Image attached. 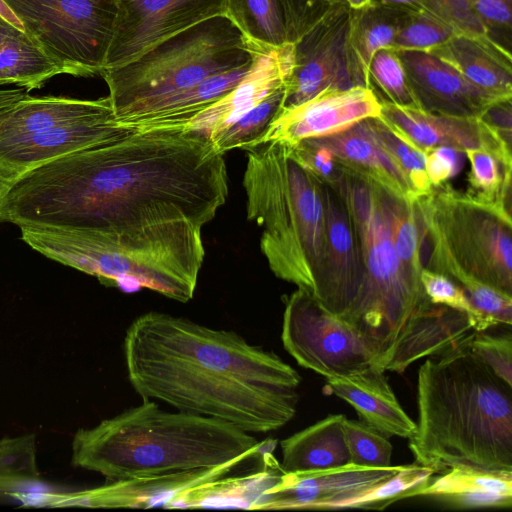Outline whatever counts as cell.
Segmentation results:
<instances>
[{
  "label": "cell",
  "instance_id": "obj_17",
  "mask_svg": "<svg viewBox=\"0 0 512 512\" xmlns=\"http://www.w3.org/2000/svg\"><path fill=\"white\" fill-rule=\"evenodd\" d=\"M379 118L399 139L425 154L438 147L484 149L512 161L511 145L477 117L427 112L380 100Z\"/></svg>",
  "mask_w": 512,
  "mask_h": 512
},
{
  "label": "cell",
  "instance_id": "obj_34",
  "mask_svg": "<svg viewBox=\"0 0 512 512\" xmlns=\"http://www.w3.org/2000/svg\"><path fill=\"white\" fill-rule=\"evenodd\" d=\"M39 481L35 436L0 439V497L16 494Z\"/></svg>",
  "mask_w": 512,
  "mask_h": 512
},
{
  "label": "cell",
  "instance_id": "obj_38",
  "mask_svg": "<svg viewBox=\"0 0 512 512\" xmlns=\"http://www.w3.org/2000/svg\"><path fill=\"white\" fill-rule=\"evenodd\" d=\"M455 31L426 10L408 11L392 49L431 51L449 40Z\"/></svg>",
  "mask_w": 512,
  "mask_h": 512
},
{
  "label": "cell",
  "instance_id": "obj_9",
  "mask_svg": "<svg viewBox=\"0 0 512 512\" xmlns=\"http://www.w3.org/2000/svg\"><path fill=\"white\" fill-rule=\"evenodd\" d=\"M0 15L21 28L62 74L101 73L117 16L116 0H0Z\"/></svg>",
  "mask_w": 512,
  "mask_h": 512
},
{
  "label": "cell",
  "instance_id": "obj_20",
  "mask_svg": "<svg viewBox=\"0 0 512 512\" xmlns=\"http://www.w3.org/2000/svg\"><path fill=\"white\" fill-rule=\"evenodd\" d=\"M132 131L111 117L67 123L31 134L0 147V180L8 187L17 177L44 163Z\"/></svg>",
  "mask_w": 512,
  "mask_h": 512
},
{
  "label": "cell",
  "instance_id": "obj_40",
  "mask_svg": "<svg viewBox=\"0 0 512 512\" xmlns=\"http://www.w3.org/2000/svg\"><path fill=\"white\" fill-rule=\"evenodd\" d=\"M286 42L295 43L332 11L347 6L344 0H278Z\"/></svg>",
  "mask_w": 512,
  "mask_h": 512
},
{
  "label": "cell",
  "instance_id": "obj_4",
  "mask_svg": "<svg viewBox=\"0 0 512 512\" xmlns=\"http://www.w3.org/2000/svg\"><path fill=\"white\" fill-rule=\"evenodd\" d=\"M268 441L210 417L165 411L142 399L72 441V463L107 481L217 466L255 458Z\"/></svg>",
  "mask_w": 512,
  "mask_h": 512
},
{
  "label": "cell",
  "instance_id": "obj_23",
  "mask_svg": "<svg viewBox=\"0 0 512 512\" xmlns=\"http://www.w3.org/2000/svg\"><path fill=\"white\" fill-rule=\"evenodd\" d=\"M325 390L349 403L362 422L388 438L409 439L416 430V422L400 405L385 371L376 366L346 377L327 378Z\"/></svg>",
  "mask_w": 512,
  "mask_h": 512
},
{
  "label": "cell",
  "instance_id": "obj_5",
  "mask_svg": "<svg viewBox=\"0 0 512 512\" xmlns=\"http://www.w3.org/2000/svg\"><path fill=\"white\" fill-rule=\"evenodd\" d=\"M245 151L246 212L263 228L261 251L277 278L313 297L325 247L322 183L284 144L270 141Z\"/></svg>",
  "mask_w": 512,
  "mask_h": 512
},
{
  "label": "cell",
  "instance_id": "obj_32",
  "mask_svg": "<svg viewBox=\"0 0 512 512\" xmlns=\"http://www.w3.org/2000/svg\"><path fill=\"white\" fill-rule=\"evenodd\" d=\"M463 152L470 164L466 194L511 211L512 161L484 149Z\"/></svg>",
  "mask_w": 512,
  "mask_h": 512
},
{
  "label": "cell",
  "instance_id": "obj_31",
  "mask_svg": "<svg viewBox=\"0 0 512 512\" xmlns=\"http://www.w3.org/2000/svg\"><path fill=\"white\" fill-rule=\"evenodd\" d=\"M224 14L259 51L287 43L278 0H225Z\"/></svg>",
  "mask_w": 512,
  "mask_h": 512
},
{
  "label": "cell",
  "instance_id": "obj_37",
  "mask_svg": "<svg viewBox=\"0 0 512 512\" xmlns=\"http://www.w3.org/2000/svg\"><path fill=\"white\" fill-rule=\"evenodd\" d=\"M342 428L350 463L377 468L392 465L393 446L387 436L361 420L346 417Z\"/></svg>",
  "mask_w": 512,
  "mask_h": 512
},
{
  "label": "cell",
  "instance_id": "obj_18",
  "mask_svg": "<svg viewBox=\"0 0 512 512\" xmlns=\"http://www.w3.org/2000/svg\"><path fill=\"white\" fill-rule=\"evenodd\" d=\"M396 52L417 107L422 110L479 118L492 103L503 99L474 85L433 53L415 50Z\"/></svg>",
  "mask_w": 512,
  "mask_h": 512
},
{
  "label": "cell",
  "instance_id": "obj_7",
  "mask_svg": "<svg viewBox=\"0 0 512 512\" xmlns=\"http://www.w3.org/2000/svg\"><path fill=\"white\" fill-rule=\"evenodd\" d=\"M426 267L462 289L481 282L512 297L511 211L455 191L447 183L414 201Z\"/></svg>",
  "mask_w": 512,
  "mask_h": 512
},
{
  "label": "cell",
  "instance_id": "obj_2",
  "mask_svg": "<svg viewBox=\"0 0 512 512\" xmlns=\"http://www.w3.org/2000/svg\"><path fill=\"white\" fill-rule=\"evenodd\" d=\"M128 380L146 400L269 433L296 415L299 373L232 330L159 311L136 317L123 342Z\"/></svg>",
  "mask_w": 512,
  "mask_h": 512
},
{
  "label": "cell",
  "instance_id": "obj_24",
  "mask_svg": "<svg viewBox=\"0 0 512 512\" xmlns=\"http://www.w3.org/2000/svg\"><path fill=\"white\" fill-rule=\"evenodd\" d=\"M438 474L416 496L431 498L456 510L512 505V471L455 465Z\"/></svg>",
  "mask_w": 512,
  "mask_h": 512
},
{
  "label": "cell",
  "instance_id": "obj_10",
  "mask_svg": "<svg viewBox=\"0 0 512 512\" xmlns=\"http://www.w3.org/2000/svg\"><path fill=\"white\" fill-rule=\"evenodd\" d=\"M281 341L301 367L326 379L375 366L360 335L300 289L284 297Z\"/></svg>",
  "mask_w": 512,
  "mask_h": 512
},
{
  "label": "cell",
  "instance_id": "obj_47",
  "mask_svg": "<svg viewBox=\"0 0 512 512\" xmlns=\"http://www.w3.org/2000/svg\"><path fill=\"white\" fill-rule=\"evenodd\" d=\"M370 5L396 8L405 11L425 10L421 0H371Z\"/></svg>",
  "mask_w": 512,
  "mask_h": 512
},
{
  "label": "cell",
  "instance_id": "obj_11",
  "mask_svg": "<svg viewBox=\"0 0 512 512\" xmlns=\"http://www.w3.org/2000/svg\"><path fill=\"white\" fill-rule=\"evenodd\" d=\"M350 18L351 8L340 7L293 43L294 65L281 109L296 106L327 88L364 87L350 59Z\"/></svg>",
  "mask_w": 512,
  "mask_h": 512
},
{
  "label": "cell",
  "instance_id": "obj_28",
  "mask_svg": "<svg viewBox=\"0 0 512 512\" xmlns=\"http://www.w3.org/2000/svg\"><path fill=\"white\" fill-rule=\"evenodd\" d=\"M58 74L60 68L29 35L0 15V85L30 91Z\"/></svg>",
  "mask_w": 512,
  "mask_h": 512
},
{
  "label": "cell",
  "instance_id": "obj_44",
  "mask_svg": "<svg viewBox=\"0 0 512 512\" xmlns=\"http://www.w3.org/2000/svg\"><path fill=\"white\" fill-rule=\"evenodd\" d=\"M289 150L292 157L322 184L335 188L346 173L331 152L324 148L301 141L289 147Z\"/></svg>",
  "mask_w": 512,
  "mask_h": 512
},
{
  "label": "cell",
  "instance_id": "obj_8",
  "mask_svg": "<svg viewBox=\"0 0 512 512\" xmlns=\"http://www.w3.org/2000/svg\"><path fill=\"white\" fill-rule=\"evenodd\" d=\"M22 240L44 256L128 291L153 290L187 303L195 294L201 265L134 250L89 230L21 226Z\"/></svg>",
  "mask_w": 512,
  "mask_h": 512
},
{
  "label": "cell",
  "instance_id": "obj_48",
  "mask_svg": "<svg viewBox=\"0 0 512 512\" xmlns=\"http://www.w3.org/2000/svg\"><path fill=\"white\" fill-rule=\"evenodd\" d=\"M345 4L351 9H361L370 5L371 0H344Z\"/></svg>",
  "mask_w": 512,
  "mask_h": 512
},
{
  "label": "cell",
  "instance_id": "obj_21",
  "mask_svg": "<svg viewBox=\"0 0 512 512\" xmlns=\"http://www.w3.org/2000/svg\"><path fill=\"white\" fill-rule=\"evenodd\" d=\"M0 90V147L63 124L115 117L109 97L84 100Z\"/></svg>",
  "mask_w": 512,
  "mask_h": 512
},
{
  "label": "cell",
  "instance_id": "obj_46",
  "mask_svg": "<svg viewBox=\"0 0 512 512\" xmlns=\"http://www.w3.org/2000/svg\"><path fill=\"white\" fill-rule=\"evenodd\" d=\"M512 97L492 103L479 117L508 144L511 145L512 133Z\"/></svg>",
  "mask_w": 512,
  "mask_h": 512
},
{
  "label": "cell",
  "instance_id": "obj_41",
  "mask_svg": "<svg viewBox=\"0 0 512 512\" xmlns=\"http://www.w3.org/2000/svg\"><path fill=\"white\" fill-rule=\"evenodd\" d=\"M467 348L495 375L512 386V336L510 332L495 334L488 330L475 331Z\"/></svg>",
  "mask_w": 512,
  "mask_h": 512
},
{
  "label": "cell",
  "instance_id": "obj_19",
  "mask_svg": "<svg viewBox=\"0 0 512 512\" xmlns=\"http://www.w3.org/2000/svg\"><path fill=\"white\" fill-rule=\"evenodd\" d=\"M294 65V45L258 52L247 74L227 94L189 120L183 129L205 135L212 143L263 100L285 87Z\"/></svg>",
  "mask_w": 512,
  "mask_h": 512
},
{
  "label": "cell",
  "instance_id": "obj_13",
  "mask_svg": "<svg viewBox=\"0 0 512 512\" xmlns=\"http://www.w3.org/2000/svg\"><path fill=\"white\" fill-rule=\"evenodd\" d=\"M116 1V22L104 68L125 64L154 44L225 13V0Z\"/></svg>",
  "mask_w": 512,
  "mask_h": 512
},
{
  "label": "cell",
  "instance_id": "obj_3",
  "mask_svg": "<svg viewBox=\"0 0 512 512\" xmlns=\"http://www.w3.org/2000/svg\"><path fill=\"white\" fill-rule=\"evenodd\" d=\"M415 463L436 474L455 465L512 471V386L467 347L430 356L417 377Z\"/></svg>",
  "mask_w": 512,
  "mask_h": 512
},
{
  "label": "cell",
  "instance_id": "obj_12",
  "mask_svg": "<svg viewBox=\"0 0 512 512\" xmlns=\"http://www.w3.org/2000/svg\"><path fill=\"white\" fill-rule=\"evenodd\" d=\"M248 460L193 470L107 481L104 485L70 492L48 493L42 505L89 508H183L198 488L230 474Z\"/></svg>",
  "mask_w": 512,
  "mask_h": 512
},
{
  "label": "cell",
  "instance_id": "obj_30",
  "mask_svg": "<svg viewBox=\"0 0 512 512\" xmlns=\"http://www.w3.org/2000/svg\"><path fill=\"white\" fill-rule=\"evenodd\" d=\"M384 199L391 224L393 245L402 272L416 292L426 295L421 283V272L424 268L422 234L414 202L396 197L385 190Z\"/></svg>",
  "mask_w": 512,
  "mask_h": 512
},
{
  "label": "cell",
  "instance_id": "obj_43",
  "mask_svg": "<svg viewBox=\"0 0 512 512\" xmlns=\"http://www.w3.org/2000/svg\"><path fill=\"white\" fill-rule=\"evenodd\" d=\"M421 1L426 11L450 26L456 34L488 38L484 26L466 0Z\"/></svg>",
  "mask_w": 512,
  "mask_h": 512
},
{
  "label": "cell",
  "instance_id": "obj_33",
  "mask_svg": "<svg viewBox=\"0 0 512 512\" xmlns=\"http://www.w3.org/2000/svg\"><path fill=\"white\" fill-rule=\"evenodd\" d=\"M436 472L416 463L403 465L391 478L338 504L336 509L383 510L401 499L415 497Z\"/></svg>",
  "mask_w": 512,
  "mask_h": 512
},
{
  "label": "cell",
  "instance_id": "obj_36",
  "mask_svg": "<svg viewBox=\"0 0 512 512\" xmlns=\"http://www.w3.org/2000/svg\"><path fill=\"white\" fill-rule=\"evenodd\" d=\"M367 73L369 87L379 100L399 106L417 107L396 50L384 48L376 51L369 62Z\"/></svg>",
  "mask_w": 512,
  "mask_h": 512
},
{
  "label": "cell",
  "instance_id": "obj_6",
  "mask_svg": "<svg viewBox=\"0 0 512 512\" xmlns=\"http://www.w3.org/2000/svg\"><path fill=\"white\" fill-rule=\"evenodd\" d=\"M259 51L225 15L174 34L100 75L118 123L203 79L251 64Z\"/></svg>",
  "mask_w": 512,
  "mask_h": 512
},
{
  "label": "cell",
  "instance_id": "obj_14",
  "mask_svg": "<svg viewBox=\"0 0 512 512\" xmlns=\"http://www.w3.org/2000/svg\"><path fill=\"white\" fill-rule=\"evenodd\" d=\"M325 212L323 265L312 297L330 314L348 325L363 282L357 235L340 192L322 184Z\"/></svg>",
  "mask_w": 512,
  "mask_h": 512
},
{
  "label": "cell",
  "instance_id": "obj_35",
  "mask_svg": "<svg viewBox=\"0 0 512 512\" xmlns=\"http://www.w3.org/2000/svg\"><path fill=\"white\" fill-rule=\"evenodd\" d=\"M363 123L373 139L405 175L417 196L429 193L433 186L425 170V155L394 135L379 116L367 118Z\"/></svg>",
  "mask_w": 512,
  "mask_h": 512
},
{
  "label": "cell",
  "instance_id": "obj_15",
  "mask_svg": "<svg viewBox=\"0 0 512 512\" xmlns=\"http://www.w3.org/2000/svg\"><path fill=\"white\" fill-rule=\"evenodd\" d=\"M380 111V100L370 88H327L296 106L281 109L258 144L273 141L291 147L305 139L345 131L378 117Z\"/></svg>",
  "mask_w": 512,
  "mask_h": 512
},
{
  "label": "cell",
  "instance_id": "obj_25",
  "mask_svg": "<svg viewBox=\"0 0 512 512\" xmlns=\"http://www.w3.org/2000/svg\"><path fill=\"white\" fill-rule=\"evenodd\" d=\"M479 88L498 97H512V59L488 38L455 34L431 51Z\"/></svg>",
  "mask_w": 512,
  "mask_h": 512
},
{
  "label": "cell",
  "instance_id": "obj_42",
  "mask_svg": "<svg viewBox=\"0 0 512 512\" xmlns=\"http://www.w3.org/2000/svg\"><path fill=\"white\" fill-rule=\"evenodd\" d=\"M484 26L488 38L511 53L512 0H466Z\"/></svg>",
  "mask_w": 512,
  "mask_h": 512
},
{
  "label": "cell",
  "instance_id": "obj_29",
  "mask_svg": "<svg viewBox=\"0 0 512 512\" xmlns=\"http://www.w3.org/2000/svg\"><path fill=\"white\" fill-rule=\"evenodd\" d=\"M408 11L368 5L351 9L348 46L353 69L366 88L368 65L373 54L384 48H392L396 34Z\"/></svg>",
  "mask_w": 512,
  "mask_h": 512
},
{
  "label": "cell",
  "instance_id": "obj_45",
  "mask_svg": "<svg viewBox=\"0 0 512 512\" xmlns=\"http://www.w3.org/2000/svg\"><path fill=\"white\" fill-rule=\"evenodd\" d=\"M424 155L425 170L433 187L447 183L463 166L464 152L453 148L438 147Z\"/></svg>",
  "mask_w": 512,
  "mask_h": 512
},
{
  "label": "cell",
  "instance_id": "obj_49",
  "mask_svg": "<svg viewBox=\"0 0 512 512\" xmlns=\"http://www.w3.org/2000/svg\"><path fill=\"white\" fill-rule=\"evenodd\" d=\"M7 186L0 180V221H1V204L6 193Z\"/></svg>",
  "mask_w": 512,
  "mask_h": 512
},
{
  "label": "cell",
  "instance_id": "obj_39",
  "mask_svg": "<svg viewBox=\"0 0 512 512\" xmlns=\"http://www.w3.org/2000/svg\"><path fill=\"white\" fill-rule=\"evenodd\" d=\"M421 283L430 302L466 314L476 331L492 327L474 308L464 290L449 277L424 267L421 272Z\"/></svg>",
  "mask_w": 512,
  "mask_h": 512
},
{
  "label": "cell",
  "instance_id": "obj_22",
  "mask_svg": "<svg viewBox=\"0 0 512 512\" xmlns=\"http://www.w3.org/2000/svg\"><path fill=\"white\" fill-rule=\"evenodd\" d=\"M303 141L330 151L347 173L396 197L409 202L418 197L402 171L369 134L363 120L340 133Z\"/></svg>",
  "mask_w": 512,
  "mask_h": 512
},
{
  "label": "cell",
  "instance_id": "obj_1",
  "mask_svg": "<svg viewBox=\"0 0 512 512\" xmlns=\"http://www.w3.org/2000/svg\"><path fill=\"white\" fill-rule=\"evenodd\" d=\"M223 155L194 130H133L17 177L3 197L1 221L95 231L139 251L203 256L202 228L229 193Z\"/></svg>",
  "mask_w": 512,
  "mask_h": 512
},
{
  "label": "cell",
  "instance_id": "obj_27",
  "mask_svg": "<svg viewBox=\"0 0 512 512\" xmlns=\"http://www.w3.org/2000/svg\"><path fill=\"white\" fill-rule=\"evenodd\" d=\"M346 416L331 414L280 442L284 472L335 468L350 463L342 423Z\"/></svg>",
  "mask_w": 512,
  "mask_h": 512
},
{
  "label": "cell",
  "instance_id": "obj_16",
  "mask_svg": "<svg viewBox=\"0 0 512 512\" xmlns=\"http://www.w3.org/2000/svg\"><path fill=\"white\" fill-rule=\"evenodd\" d=\"M403 465L364 467L352 463L316 471L283 472L261 493L253 510H323L394 476Z\"/></svg>",
  "mask_w": 512,
  "mask_h": 512
},
{
  "label": "cell",
  "instance_id": "obj_26",
  "mask_svg": "<svg viewBox=\"0 0 512 512\" xmlns=\"http://www.w3.org/2000/svg\"><path fill=\"white\" fill-rule=\"evenodd\" d=\"M252 63L211 75L119 124L139 131L183 129L195 115L231 91L247 74Z\"/></svg>",
  "mask_w": 512,
  "mask_h": 512
}]
</instances>
